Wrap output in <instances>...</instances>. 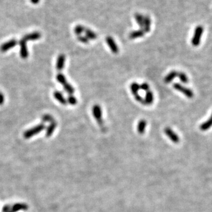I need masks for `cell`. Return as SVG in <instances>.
Instances as JSON below:
<instances>
[{"mask_svg": "<svg viewBox=\"0 0 212 212\" xmlns=\"http://www.w3.org/2000/svg\"><path fill=\"white\" fill-rule=\"evenodd\" d=\"M46 128V126L43 123L38 124L27 130L24 133V137L26 139H28L33 137L35 135L39 134Z\"/></svg>", "mask_w": 212, "mask_h": 212, "instance_id": "1", "label": "cell"}, {"mask_svg": "<svg viewBox=\"0 0 212 212\" xmlns=\"http://www.w3.org/2000/svg\"><path fill=\"white\" fill-rule=\"evenodd\" d=\"M92 114L95 120L97 122L98 124L99 125L103 124V113L100 106L98 104L94 105L92 108Z\"/></svg>", "mask_w": 212, "mask_h": 212, "instance_id": "2", "label": "cell"}, {"mask_svg": "<svg viewBox=\"0 0 212 212\" xmlns=\"http://www.w3.org/2000/svg\"><path fill=\"white\" fill-rule=\"evenodd\" d=\"M173 87L176 90L183 93L187 97L191 99L194 97V93L191 89L187 88L179 83H175L173 84Z\"/></svg>", "mask_w": 212, "mask_h": 212, "instance_id": "3", "label": "cell"}, {"mask_svg": "<svg viewBox=\"0 0 212 212\" xmlns=\"http://www.w3.org/2000/svg\"><path fill=\"white\" fill-rule=\"evenodd\" d=\"M203 32V28L202 26H198L196 27L194 35L191 39V44L193 46L196 47L200 44Z\"/></svg>", "mask_w": 212, "mask_h": 212, "instance_id": "4", "label": "cell"}, {"mask_svg": "<svg viewBox=\"0 0 212 212\" xmlns=\"http://www.w3.org/2000/svg\"><path fill=\"white\" fill-rule=\"evenodd\" d=\"M164 133L166 134V136L170 139L172 142L174 143H178L180 142V138L178 136V135L173 131L171 128L167 127L164 130Z\"/></svg>", "mask_w": 212, "mask_h": 212, "instance_id": "5", "label": "cell"}, {"mask_svg": "<svg viewBox=\"0 0 212 212\" xmlns=\"http://www.w3.org/2000/svg\"><path fill=\"white\" fill-rule=\"evenodd\" d=\"M18 44L20 46V54L21 57L23 59H27L29 55V52L27 46V41H25L23 38H21V39L19 41Z\"/></svg>", "mask_w": 212, "mask_h": 212, "instance_id": "6", "label": "cell"}, {"mask_svg": "<svg viewBox=\"0 0 212 212\" xmlns=\"http://www.w3.org/2000/svg\"><path fill=\"white\" fill-rule=\"evenodd\" d=\"M106 40V43H107L108 46L109 47L110 50L111 51V52L114 54H118L119 52V48L118 46L117 45V44L115 43L113 38L111 37L108 36V37H107Z\"/></svg>", "mask_w": 212, "mask_h": 212, "instance_id": "7", "label": "cell"}, {"mask_svg": "<svg viewBox=\"0 0 212 212\" xmlns=\"http://www.w3.org/2000/svg\"><path fill=\"white\" fill-rule=\"evenodd\" d=\"M18 43L17 40L15 39L10 40L9 41L3 43L1 46H0V51L3 52H5L8 51L9 50L15 47Z\"/></svg>", "mask_w": 212, "mask_h": 212, "instance_id": "8", "label": "cell"}, {"mask_svg": "<svg viewBox=\"0 0 212 212\" xmlns=\"http://www.w3.org/2000/svg\"><path fill=\"white\" fill-rule=\"evenodd\" d=\"M66 62V55L64 54H60L57 57L56 62V69L58 71H62L64 68Z\"/></svg>", "mask_w": 212, "mask_h": 212, "instance_id": "9", "label": "cell"}, {"mask_svg": "<svg viewBox=\"0 0 212 212\" xmlns=\"http://www.w3.org/2000/svg\"><path fill=\"white\" fill-rule=\"evenodd\" d=\"M41 37V34L39 32H31L28 34L25 35L23 38V39L27 41H35L40 39Z\"/></svg>", "mask_w": 212, "mask_h": 212, "instance_id": "10", "label": "cell"}, {"mask_svg": "<svg viewBox=\"0 0 212 212\" xmlns=\"http://www.w3.org/2000/svg\"><path fill=\"white\" fill-rule=\"evenodd\" d=\"M53 95L55 99L62 105H66L67 104V99L64 97L63 94L60 91H55L53 93Z\"/></svg>", "mask_w": 212, "mask_h": 212, "instance_id": "11", "label": "cell"}, {"mask_svg": "<svg viewBox=\"0 0 212 212\" xmlns=\"http://www.w3.org/2000/svg\"><path fill=\"white\" fill-rule=\"evenodd\" d=\"M28 206L26 203H16L11 207V209L9 212H17L19 210H27Z\"/></svg>", "mask_w": 212, "mask_h": 212, "instance_id": "12", "label": "cell"}, {"mask_svg": "<svg viewBox=\"0 0 212 212\" xmlns=\"http://www.w3.org/2000/svg\"><path fill=\"white\" fill-rule=\"evenodd\" d=\"M57 126V122L55 121H54L50 124V125L46 128V136L47 137H50L52 136Z\"/></svg>", "mask_w": 212, "mask_h": 212, "instance_id": "13", "label": "cell"}, {"mask_svg": "<svg viewBox=\"0 0 212 212\" xmlns=\"http://www.w3.org/2000/svg\"><path fill=\"white\" fill-rule=\"evenodd\" d=\"M177 74H178V73L175 70H173V71H170L169 73H168L166 75V77L164 79V81L166 83H171L177 76Z\"/></svg>", "mask_w": 212, "mask_h": 212, "instance_id": "14", "label": "cell"}, {"mask_svg": "<svg viewBox=\"0 0 212 212\" xmlns=\"http://www.w3.org/2000/svg\"><path fill=\"white\" fill-rule=\"evenodd\" d=\"M145 105H151L154 102V95L151 91L148 90L146 92L144 98Z\"/></svg>", "mask_w": 212, "mask_h": 212, "instance_id": "15", "label": "cell"}, {"mask_svg": "<svg viewBox=\"0 0 212 212\" xmlns=\"http://www.w3.org/2000/svg\"><path fill=\"white\" fill-rule=\"evenodd\" d=\"M147 126V122L144 119L140 120L137 124V131L140 134H143Z\"/></svg>", "mask_w": 212, "mask_h": 212, "instance_id": "16", "label": "cell"}, {"mask_svg": "<svg viewBox=\"0 0 212 212\" xmlns=\"http://www.w3.org/2000/svg\"><path fill=\"white\" fill-rule=\"evenodd\" d=\"M211 126H212V113L209 119L200 125V129L202 131H206L209 130Z\"/></svg>", "mask_w": 212, "mask_h": 212, "instance_id": "17", "label": "cell"}, {"mask_svg": "<svg viewBox=\"0 0 212 212\" xmlns=\"http://www.w3.org/2000/svg\"><path fill=\"white\" fill-rule=\"evenodd\" d=\"M130 91L131 92V93L135 95L138 94L140 89V84H139L137 83L136 82H133L132 83L130 86Z\"/></svg>", "mask_w": 212, "mask_h": 212, "instance_id": "18", "label": "cell"}, {"mask_svg": "<svg viewBox=\"0 0 212 212\" xmlns=\"http://www.w3.org/2000/svg\"><path fill=\"white\" fill-rule=\"evenodd\" d=\"M144 35V32L143 30H137L134 31L130 34L129 37L131 39H136L140 37H143Z\"/></svg>", "mask_w": 212, "mask_h": 212, "instance_id": "19", "label": "cell"}, {"mask_svg": "<svg viewBox=\"0 0 212 212\" xmlns=\"http://www.w3.org/2000/svg\"><path fill=\"white\" fill-rule=\"evenodd\" d=\"M85 34H86V37L88 38V40H94L95 39H97V35L96 34L95 32H94L93 31L88 30V29L85 30Z\"/></svg>", "mask_w": 212, "mask_h": 212, "instance_id": "20", "label": "cell"}, {"mask_svg": "<svg viewBox=\"0 0 212 212\" xmlns=\"http://www.w3.org/2000/svg\"><path fill=\"white\" fill-rule=\"evenodd\" d=\"M56 80L58 82L62 85H64L66 83H67L66 76L61 73H59L57 74Z\"/></svg>", "mask_w": 212, "mask_h": 212, "instance_id": "21", "label": "cell"}, {"mask_svg": "<svg viewBox=\"0 0 212 212\" xmlns=\"http://www.w3.org/2000/svg\"><path fill=\"white\" fill-rule=\"evenodd\" d=\"M63 88L65 91H66L70 95H73L75 91L74 87L72 86L71 84L68 83H67L64 85H63Z\"/></svg>", "mask_w": 212, "mask_h": 212, "instance_id": "22", "label": "cell"}, {"mask_svg": "<svg viewBox=\"0 0 212 212\" xmlns=\"http://www.w3.org/2000/svg\"><path fill=\"white\" fill-rule=\"evenodd\" d=\"M41 120L44 123H52V122L55 121L53 116H52L51 115L48 114H44L41 117Z\"/></svg>", "mask_w": 212, "mask_h": 212, "instance_id": "23", "label": "cell"}, {"mask_svg": "<svg viewBox=\"0 0 212 212\" xmlns=\"http://www.w3.org/2000/svg\"><path fill=\"white\" fill-rule=\"evenodd\" d=\"M177 76L179 78V79L180 80V81L183 83H187L189 81V79L187 77V76L186 75V74L184 73L183 72H179L177 74Z\"/></svg>", "mask_w": 212, "mask_h": 212, "instance_id": "24", "label": "cell"}, {"mask_svg": "<svg viewBox=\"0 0 212 212\" xmlns=\"http://www.w3.org/2000/svg\"><path fill=\"white\" fill-rule=\"evenodd\" d=\"M67 103L71 106H75L77 103V100L76 97L73 95H70L67 99Z\"/></svg>", "mask_w": 212, "mask_h": 212, "instance_id": "25", "label": "cell"}, {"mask_svg": "<svg viewBox=\"0 0 212 212\" xmlns=\"http://www.w3.org/2000/svg\"><path fill=\"white\" fill-rule=\"evenodd\" d=\"M85 28L84 27L81 26H76L75 28H74V33L77 35L78 36L80 35V34H81L84 31H85Z\"/></svg>", "mask_w": 212, "mask_h": 212, "instance_id": "26", "label": "cell"}, {"mask_svg": "<svg viewBox=\"0 0 212 212\" xmlns=\"http://www.w3.org/2000/svg\"><path fill=\"white\" fill-rule=\"evenodd\" d=\"M77 40L83 43V44H88L89 43V40L88 39V38L86 37V36H83V35H79L77 37Z\"/></svg>", "mask_w": 212, "mask_h": 212, "instance_id": "27", "label": "cell"}, {"mask_svg": "<svg viewBox=\"0 0 212 212\" xmlns=\"http://www.w3.org/2000/svg\"><path fill=\"white\" fill-rule=\"evenodd\" d=\"M134 96L135 100H136L137 102H139V103H141V104H142L143 105H145L144 100V99L142 97V96L140 95H139V94H137L135 95Z\"/></svg>", "mask_w": 212, "mask_h": 212, "instance_id": "28", "label": "cell"}, {"mask_svg": "<svg viewBox=\"0 0 212 212\" xmlns=\"http://www.w3.org/2000/svg\"><path fill=\"white\" fill-rule=\"evenodd\" d=\"M140 89H142L143 91H145L147 92V91L149 90L150 87H149L148 84L147 83H143L142 84H140Z\"/></svg>", "mask_w": 212, "mask_h": 212, "instance_id": "29", "label": "cell"}, {"mask_svg": "<svg viewBox=\"0 0 212 212\" xmlns=\"http://www.w3.org/2000/svg\"><path fill=\"white\" fill-rule=\"evenodd\" d=\"M11 209V206L10 205L7 204L3 207L2 211H3V212H9Z\"/></svg>", "mask_w": 212, "mask_h": 212, "instance_id": "30", "label": "cell"}, {"mask_svg": "<svg viewBox=\"0 0 212 212\" xmlns=\"http://www.w3.org/2000/svg\"><path fill=\"white\" fill-rule=\"evenodd\" d=\"M4 101H5L4 95L2 93L0 92V106H2L4 104Z\"/></svg>", "mask_w": 212, "mask_h": 212, "instance_id": "31", "label": "cell"}, {"mask_svg": "<svg viewBox=\"0 0 212 212\" xmlns=\"http://www.w3.org/2000/svg\"><path fill=\"white\" fill-rule=\"evenodd\" d=\"M30 1L33 4H37L40 2V0H30Z\"/></svg>", "mask_w": 212, "mask_h": 212, "instance_id": "32", "label": "cell"}]
</instances>
